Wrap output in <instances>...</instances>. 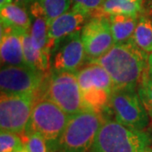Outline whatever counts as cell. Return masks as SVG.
I'll use <instances>...</instances> for the list:
<instances>
[{"label": "cell", "mask_w": 152, "mask_h": 152, "mask_svg": "<svg viewBox=\"0 0 152 152\" xmlns=\"http://www.w3.org/2000/svg\"><path fill=\"white\" fill-rule=\"evenodd\" d=\"M147 53L129 40L115 44L102 58L88 64L102 66L111 77L114 88H138L142 75L147 69Z\"/></svg>", "instance_id": "1"}, {"label": "cell", "mask_w": 152, "mask_h": 152, "mask_svg": "<svg viewBox=\"0 0 152 152\" xmlns=\"http://www.w3.org/2000/svg\"><path fill=\"white\" fill-rule=\"evenodd\" d=\"M151 144L150 134L106 119L88 152H142Z\"/></svg>", "instance_id": "2"}, {"label": "cell", "mask_w": 152, "mask_h": 152, "mask_svg": "<svg viewBox=\"0 0 152 152\" xmlns=\"http://www.w3.org/2000/svg\"><path fill=\"white\" fill-rule=\"evenodd\" d=\"M69 117L48 99H37L23 135L37 133L46 140L50 152H55Z\"/></svg>", "instance_id": "3"}, {"label": "cell", "mask_w": 152, "mask_h": 152, "mask_svg": "<svg viewBox=\"0 0 152 152\" xmlns=\"http://www.w3.org/2000/svg\"><path fill=\"white\" fill-rule=\"evenodd\" d=\"M105 121L102 113L91 109L70 116L55 152H88Z\"/></svg>", "instance_id": "4"}, {"label": "cell", "mask_w": 152, "mask_h": 152, "mask_svg": "<svg viewBox=\"0 0 152 152\" xmlns=\"http://www.w3.org/2000/svg\"><path fill=\"white\" fill-rule=\"evenodd\" d=\"M39 91L42 93V97L54 102L69 116L88 109L75 73L50 72Z\"/></svg>", "instance_id": "5"}, {"label": "cell", "mask_w": 152, "mask_h": 152, "mask_svg": "<svg viewBox=\"0 0 152 152\" xmlns=\"http://www.w3.org/2000/svg\"><path fill=\"white\" fill-rule=\"evenodd\" d=\"M138 88H114L110 96L109 108L115 120L137 130L145 131L150 124V115L138 93Z\"/></svg>", "instance_id": "6"}, {"label": "cell", "mask_w": 152, "mask_h": 152, "mask_svg": "<svg viewBox=\"0 0 152 152\" xmlns=\"http://www.w3.org/2000/svg\"><path fill=\"white\" fill-rule=\"evenodd\" d=\"M37 99V94H1V131H7L23 135L26 129Z\"/></svg>", "instance_id": "7"}, {"label": "cell", "mask_w": 152, "mask_h": 152, "mask_svg": "<svg viewBox=\"0 0 152 152\" xmlns=\"http://www.w3.org/2000/svg\"><path fill=\"white\" fill-rule=\"evenodd\" d=\"M86 59L81 39V30L58 41L51 51L50 72L76 73Z\"/></svg>", "instance_id": "8"}, {"label": "cell", "mask_w": 152, "mask_h": 152, "mask_svg": "<svg viewBox=\"0 0 152 152\" xmlns=\"http://www.w3.org/2000/svg\"><path fill=\"white\" fill-rule=\"evenodd\" d=\"M49 73H43L25 66H1V94H37Z\"/></svg>", "instance_id": "9"}, {"label": "cell", "mask_w": 152, "mask_h": 152, "mask_svg": "<svg viewBox=\"0 0 152 152\" xmlns=\"http://www.w3.org/2000/svg\"><path fill=\"white\" fill-rule=\"evenodd\" d=\"M81 39L88 63L105 55L115 45L108 17H92L81 29Z\"/></svg>", "instance_id": "10"}, {"label": "cell", "mask_w": 152, "mask_h": 152, "mask_svg": "<svg viewBox=\"0 0 152 152\" xmlns=\"http://www.w3.org/2000/svg\"><path fill=\"white\" fill-rule=\"evenodd\" d=\"M91 16L90 12L79 6L73 5L71 10L48 21V37L51 51L58 41L81 30Z\"/></svg>", "instance_id": "11"}, {"label": "cell", "mask_w": 152, "mask_h": 152, "mask_svg": "<svg viewBox=\"0 0 152 152\" xmlns=\"http://www.w3.org/2000/svg\"><path fill=\"white\" fill-rule=\"evenodd\" d=\"M0 57L2 66H27L24 58L20 34L1 26Z\"/></svg>", "instance_id": "12"}, {"label": "cell", "mask_w": 152, "mask_h": 152, "mask_svg": "<svg viewBox=\"0 0 152 152\" xmlns=\"http://www.w3.org/2000/svg\"><path fill=\"white\" fill-rule=\"evenodd\" d=\"M31 18L30 36L36 48L51 53L48 37V20L37 0L27 8Z\"/></svg>", "instance_id": "13"}, {"label": "cell", "mask_w": 152, "mask_h": 152, "mask_svg": "<svg viewBox=\"0 0 152 152\" xmlns=\"http://www.w3.org/2000/svg\"><path fill=\"white\" fill-rule=\"evenodd\" d=\"M81 91L92 88L102 89L110 94L113 90V83L107 71L97 64H88L75 73Z\"/></svg>", "instance_id": "14"}, {"label": "cell", "mask_w": 152, "mask_h": 152, "mask_svg": "<svg viewBox=\"0 0 152 152\" xmlns=\"http://www.w3.org/2000/svg\"><path fill=\"white\" fill-rule=\"evenodd\" d=\"M1 26L19 33L28 32L31 27V18L26 8L11 3L0 8Z\"/></svg>", "instance_id": "15"}, {"label": "cell", "mask_w": 152, "mask_h": 152, "mask_svg": "<svg viewBox=\"0 0 152 152\" xmlns=\"http://www.w3.org/2000/svg\"><path fill=\"white\" fill-rule=\"evenodd\" d=\"M24 58L26 65L36 70L50 73L51 53L34 46L29 31L21 34Z\"/></svg>", "instance_id": "16"}, {"label": "cell", "mask_w": 152, "mask_h": 152, "mask_svg": "<svg viewBox=\"0 0 152 152\" xmlns=\"http://www.w3.org/2000/svg\"><path fill=\"white\" fill-rule=\"evenodd\" d=\"M115 44L130 40L138 23V15H107Z\"/></svg>", "instance_id": "17"}, {"label": "cell", "mask_w": 152, "mask_h": 152, "mask_svg": "<svg viewBox=\"0 0 152 152\" xmlns=\"http://www.w3.org/2000/svg\"><path fill=\"white\" fill-rule=\"evenodd\" d=\"M142 3L127 0H105L97 10L94 11L91 17L107 16L110 15H138L141 11Z\"/></svg>", "instance_id": "18"}, {"label": "cell", "mask_w": 152, "mask_h": 152, "mask_svg": "<svg viewBox=\"0 0 152 152\" xmlns=\"http://www.w3.org/2000/svg\"><path fill=\"white\" fill-rule=\"evenodd\" d=\"M131 41L142 51L152 53V20L146 16L139 17Z\"/></svg>", "instance_id": "19"}, {"label": "cell", "mask_w": 152, "mask_h": 152, "mask_svg": "<svg viewBox=\"0 0 152 152\" xmlns=\"http://www.w3.org/2000/svg\"><path fill=\"white\" fill-rule=\"evenodd\" d=\"M48 21L58 17L70 9L72 0H37Z\"/></svg>", "instance_id": "20"}, {"label": "cell", "mask_w": 152, "mask_h": 152, "mask_svg": "<svg viewBox=\"0 0 152 152\" xmlns=\"http://www.w3.org/2000/svg\"><path fill=\"white\" fill-rule=\"evenodd\" d=\"M25 149L21 135L11 132L1 131L0 152H20Z\"/></svg>", "instance_id": "21"}, {"label": "cell", "mask_w": 152, "mask_h": 152, "mask_svg": "<svg viewBox=\"0 0 152 152\" xmlns=\"http://www.w3.org/2000/svg\"><path fill=\"white\" fill-rule=\"evenodd\" d=\"M137 90L142 103L152 118V78L148 75L147 69L142 75Z\"/></svg>", "instance_id": "22"}, {"label": "cell", "mask_w": 152, "mask_h": 152, "mask_svg": "<svg viewBox=\"0 0 152 152\" xmlns=\"http://www.w3.org/2000/svg\"><path fill=\"white\" fill-rule=\"evenodd\" d=\"M22 138L27 152H50L46 140L37 133L23 135Z\"/></svg>", "instance_id": "23"}, {"label": "cell", "mask_w": 152, "mask_h": 152, "mask_svg": "<svg viewBox=\"0 0 152 152\" xmlns=\"http://www.w3.org/2000/svg\"><path fill=\"white\" fill-rule=\"evenodd\" d=\"M105 0H72L74 5L79 6L91 13V15L94 11L101 8Z\"/></svg>", "instance_id": "24"}, {"label": "cell", "mask_w": 152, "mask_h": 152, "mask_svg": "<svg viewBox=\"0 0 152 152\" xmlns=\"http://www.w3.org/2000/svg\"><path fill=\"white\" fill-rule=\"evenodd\" d=\"M34 1H36V0H13V3H15L17 4H19V5L27 9L28 7L30 6V4L31 3H33Z\"/></svg>", "instance_id": "25"}, {"label": "cell", "mask_w": 152, "mask_h": 152, "mask_svg": "<svg viewBox=\"0 0 152 152\" xmlns=\"http://www.w3.org/2000/svg\"><path fill=\"white\" fill-rule=\"evenodd\" d=\"M147 73L148 75L152 78V53H149L147 59Z\"/></svg>", "instance_id": "26"}, {"label": "cell", "mask_w": 152, "mask_h": 152, "mask_svg": "<svg viewBox=\"0 0 152 152\" xmlns=\"http://www.w3.org/2000/svg\"><path fill=\"white\" fill-rule=\"evenodd\" d=\"M13 3V0H0V8Z\"/></svg>", "instance_id": "27"}, {"label": "cell", "mask_w": 152, "mask_h": 152, "mask_svg": "<svg viewBox=\"0 0 152 152\" xmlns=\"http://www.w3.org/2000/svg\"><path fill=\"white\" fill-rule=\"evenodd\" d=\"M142 152H152V147L151 146L147 147L146 149H145V150H144Z\"/></svg>", "instance_id": "28"}, {"label": "cell", "mask_w": 152, "mask_h": 152, "mask_svg": "<svg viewBox=\"0 0 152 152\" xmlns=\"http://www.w3.org/2000/svg\"><path fill=\"white\" fill-rule=\"evenodd\" d=\"M127 1H131V2H136V3H142V0H127Z\"/></svg>", "instance_id": "29"}]
</instances>
